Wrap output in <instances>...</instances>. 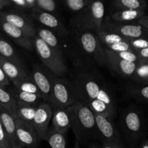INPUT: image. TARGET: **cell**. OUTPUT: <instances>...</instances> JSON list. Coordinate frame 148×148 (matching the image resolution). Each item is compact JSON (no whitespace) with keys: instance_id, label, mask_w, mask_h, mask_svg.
Masks as SVG:
<instances>
[{"instance_id":"obj_36","label":"cell","mask_w":148,"mask_h":148,"mask_svg":"<svg viewBox=\"0 0 148 148\" xmlns=\"http://www.w3.org/2000/svg\"><path fill=\"white\" fill-rule=\"evenodd\" d=\"M129 43L135 51L141 50L148 47V39L145 38L129 39Z\"/></svg>"},{"instance_id":"obj_26","label":"cell","mask_w":148,"mask_h":148,"mask_svg":"<svg viewBox=\"0 0 148 148\" xmlns=\"http://www.w3.org/2000/svg\"><path fill=\"white\" fill-rule=\"evenodd\" d=\"M36 109H37V106H34L18 105L14 118L15 119L22 120L32 125Z\"/></svg>"},{"instance_id":"obj_38","label":"cell","mask_w":148,"mask_h":148,"mask_svg":"<svg viewBox=\"0 0 148 148\" xmlns=\"http://www.w3.org/2000/svg\"><path fill=\"white\" fill-rule=\"evenodd\" d=\"M10 1H11L12 3V5H15V7H17L19 10H30V8L29 7V6L28 5V4L26 3V1H25V0H10Z\"/></svg>"},{"instance_id":"obj_44","label":"cell","mask_w":148,"mask_h":148,"mask_svg":"<svg viewBox=\"0 0 148 148\" xmlns=\"http://www.w3.org/2000/svg\"><path fill=\"white\" fill-rule=\"evenodd\" d=\"M102 148H117V147H115V146H113V145L108 143L107 142L103 140V143H102Z\"/></svg>"},{"instance_id":"obj_4","label":"cell","mask_w":148,"mask_h":148,"mask_svg":"<svg viewBox=\"0 0 148 148\" xmlns=\"http://www.w3.org/2000/svg\"><path fill=\"white\" fill-rule=\"evenodd\" d=\"M52 91L50 103L55 108H67L79 101L75 88L65 79L52 76Z\"/></svg>"},{"instance_id":"obj_6","label":"cell","mask_w":148,"mask_h":148,"mask_svg":"<svg viewBox=\"0 0 148 148\" xmlns=\"http://www.w3.org/2000/svg\"><path fill=\"white\" fill-rule=\"evenodd\" d=\"M83 50L100 64H107L104 47L99 40L97 34L91 31H83L78 37Z\"/></svg>"},{"instance_id":"obj_7","label":"cell","mask_w":148,"mask_h":148,"mask_svg":"<svg viewBox=\"0 0 148 148\" xmlns=\"http://www.w3.org/2000/svg\"><path fill=\"white\" fill-rule=\"evenodd\" d=\"M0 19L22 30L31 38L36 36L37 29L35 27L31 17L21 10H1Z\"/></svg>"},{"instance_id":"obj_18","label":"cell","mask_w":148,"mask_h":148,"mask_svg":"<svg viewBox=\"0 0 148 148\" xmlns=\"http://www.w3.org/2000/svg\"><path fill=\"white\" fill-rule=\"evenodd\" d=\"M0 119L9 140L10 148H14L17 144L15 119L6 110L0 107Z\"/></svg>"},{"instance_id":"obj_14","label":"cell","mask_w":148,"mask_h":148,"mask_svg":"<svg viewBox=\"0 0 148 148\" xmlns=\"http://www.w3.org/2000/svg\"><path fill=\"white\" fill-rule=\"evenodd\" d=\"M30 76L40 90L45 102L50 103L52 91V76L47 75L38 66H33Z\"/></svg>"},{"instance_id":"obj_30","label":"cell","mask_w":148,"mask_h":148,"mask_svg":"<svg viewBox=\"0 0 148 148\" xmlns=\"http://www.w3.org/2000/svg\"><path fill=\"white\" fill-rule=\"evenodd\" d=\"M124 123L128 131L131 133H138L141 130L142 124L138 113L134 111H128L124 116Z\"/></svg>"},{"instance_id":"obj_9","label":"cell","mask_w":148,"mask_h":148,"mask_svg":"<svg viewBox=\"0 0 148 148\" xmlns=\"http://www.w3.org/2000/svg\"><path fill=\"white\" fill-rule=\"evenodd\" d=\"M52 115L53 110L49 103L44 102L37 107L32 125L40 140H44Z\"/></svg>"},{"instance_id":"obj_39","label":"cell","mask_w":148,"mask_h":148,"mask_svg":"<svg viewBox=\"0 0 148 148\" xmlns=\"http://www.w3.org/2000/svg\"><path fill=\"white\" fill-rule=\"evenodd\" d=\"M9 85H10V80L7 77L4 71H3L1 66H0V86L4 88V87L7 86Z\"/></svg>"},{"instance_id":"obj_2","label":"cell","mask_w":148,"mask_h":148,"mask_svg":"<svg viewBox=\"0 0 148 148\" xmlns=\"http://www.w3.org/2000/svg\"><path fill=\"white\" fill-rule=\"evenodd\" d=\"M72 128L75 133V139H81L89 132L97 128L94 112L84 101L79 100L71 106Z\"/></svg>"},{"instance_id":"obj_45","label":"cell","mask_w":148,"mask_h":148,"mask_svg":"<svg viewBox=\"0 0 148 148\" xmlns=\"http://www.w3.org/2000/svg\"><path fill=\"white\" fill-rule=\"evenodd\" d=\"M73 148H81V145H80V142L78 141L77 139H75V144H74V147Z\"/></svg>"},{"instance_id":"obj_15","label":"cell","mask_w":148,"mask_h":148,"mask_svg":"<svg viewBox=\"0 0 148 148\" xmlns=\"http://www.w3.org/2000/svg\"><path fill=\"white\" fill-rule=\"evenodd\" d=\"M30 16L31 18L36 20V21L44 25L45 27H48L52 31L54 30V31L61 33L67 32V30L62 24V23L52 13L43 11L35 7L30 10Z\"/></svg>"},{"instance_id":"obj_22","label":"cell","mask_w":148,"mask_h":148,"mask_svg":"<svg viewBox=\"0 0 148 148\" xmlns=\"http://www.w3.org/2000/svg\"><path fill=\"white\" fill-rule=\"evenodd\" d=\"M17 103L11 92L4 90V87L0 86V107L15 116L17 109Z\"/></svg>"},{"instance_id":"obj_31","label":"cell","mask_w":148,"mask_h":148,"mask_svg":"<svg viewBox=\"0 0 148 148\" xmlns=\"http://www.w3.org/2000/svg\"><path fill=\"white\" fill-rule=\"evenodd\" d=\"M64 2L67 8L77 13L86 7L92 0H57Z\"/></svg>"},{"instance_id":"obj_49","label":"cell","mask_w":148,"mask_h":148,"mask_svg":"<svg viewBox=\"0 0 148 148\" xmlns=\"http://www.w3.org/2000/svg\"><path fill=\"white\" fill-rule=\"evenodd\" d=\"M141 62H144V63H146V64H148V59L147 60H145V61H142Z\"/></svg>"},{"instance_id":"obj_10","label":"cell","mask_w":148,"mask_h":148,"mask_svg":"<svg viewBox=\"0 0 148 148\" xmlns=\"http://www.w3.org/2000/svg\"><path fill=\"white\" fill-rule=\"evenodd\" d=\"M94 116L96 126L103 137V140L113 145L117 148H124L118 133L112 122L111 119L107 118L100 114H94Z\"/></svg>"},{"instance_id":"obj_25","label":"cell","mask_w":148,"mask_h":148,"mask_svg":"<svg viewBox=\"0 0 148 148\" xmlns=\"http://www.w3.org/2000/svg\"><path fill=\"white\" fill-rule=\"evenodd\" d=\"M89 106L91 111L95 114L105 116L109 119H113L115 116V111L111 109L104 102L99 100H89V101H84Z\"/></svg>"},{"instance_id":"obj_3","label":"cell","mask_w":148,"mask_h":148,"mask_svg":"<svg viewBox=\"0 0 148 148\" xmlns=\"http://www.w3.org/2000/svg\"><path fill=\"white\" fill-rule=\"evenodd\" d=\"M79 100L87 101L89 100H99L107 104L111 109L115 110L114 103L107 90L91 78L84 77L78 79L74 85Z\"/></svg>"},{"instance_id":"obj_29","label":"cell","mask_w":148,"mask_h":148,"mask_svg":"<svg viewBox=\"0 0 148 148\" xmlns=\"http://www.w3.org/2000/svg\"><path fill=\"white\" fill-rule=\"evenodd\" d=\"M13 85H14L15 88H16V89L20 91L41 95L40 90L35 84L34 81H33V78L31 77L30 75H28V77H25L24 79H22L20 80L17 81V82H13Z\"/></svg>"},{"instance_id":"obj_16","label":"cell","mask_w":148,"mask_h":148,"mask_svg":"<svg viewBox=\"0 0 148 148\" xmlns=\"http://www.w3.org/2000/svg\"><path fill=\"white\" fill-rule=\"evenodd\" d=\"M72 127L71 106L67 108H55L52 118V128L55 131L65 134Z\"/></svg>"},{"instance_id":"obj_32","label":"cell","mask_w":148,"mask_h":148,"mask_svg":"<svg viewBox=\"0 0 148 148\" xmlns=\"http://www.w3.org/2000/svg\"><path fill=\"white\" fill-rule=\"evenodd\" d=\"M57 0H36V7L53 14L57 10Z\"/></svg>"},{"instance_id":"obj_23","label":"cell","mask_w":148,"mask_h":148,"mask_svg":"<svg viewBox=\"0 0 148 148\" xmlns=\"http://www.w3.org/2000/svg\"><path fill=\"white\" fill-rule=\"evenodd\" d=\"M114 11L123 10H142L147 7L146 0H111Z\"/></svg>"},{"instance_id":"obj_24","label":"cell","mask_w":148,"mask_h":148,"mask_svg":"<svg viewBox=\"0 0 148 148\" xmlns=\"http://www.w3.org/2000/svg\"><path fill=\"white\" fill-rule=\"evenodd\" d=\"M96 34H97L99 40H100V41L101 42V43L104 48L115 44V43H118V42H121L129 39L123 37V36L118 34V33L103 30V29H101L98 32H97Z\"/></svg>"},{"instance_id":"obj_5","label":"cell","mask_w":148,"mask_h":148,"mask_svg":"<svg viewBox=\"0 0 148 148\" xmlns=\"http://www.w3.org/2000/svg\"><path fill=\"white\" fill-rule=\"evenodd\" d=\"M33 46L44 64L55 75L62 76L67 72L63 56H59L37 36L33 38Z\"/></svg>"},{"instance_id":"obj_8","label":"cell","mask_w":148,"mask_h":148,"mask_svg":"<svg viewBox=\"0 0 148 148\" xmlns=\"http://www.w3.org/2000/svg\"><path fill=\"white\" fill-rule=\"evenodd\" d=\"M102 29L118 33L126 38L131 39L143 38L145 36V31L146 28L139 24L118 23L107 18L103 21Z\"/></svg>"},{"instance_id":"obj_12","label":"cell","mask_w":148,"mask_h":148,"mask_svg":"<svg viewBox=\"0 0 148 148\" xmlns=\"http://www.w3.org/2000/svg\"><path fill=\"white\" fill-rule=\"evenodd\" d=\"M107 58V64L115 72L123 77H133L135 73L137 63L130 62L118 57L112 51L104 48Z\"/></svg>"},{"instance_id":"obj_43","label":"cell","mask_w":148,"mask_h":148,"mask_svg":"<svg viewBox=\"0 0 148 148\" xmlns=\"http://www.w3.org/2000/svg\"><path fill=\"white\" fill-rule=\"evenodd\" d=\"M25 1H26L28 5L29 6L30 10L36 7V0H25Z\"/></svg>"},{"instance_id":"obj_35","label":"cell","mask_w":148,"mask_h":148,"mask_svg":"<svg viewBox=\"0 0 148 148\" xmlns=\"http://www.w3.org/2000/svg\"><path fill=\"white\" fill-rule=\"evenodd\" d=\"M136 79L145 81L148 78V64L140 62L137 64L135 73L133 75Z\"/></svg>"},{"instance_id":"obj_41","label":"cell","mask_w":148,"mask_h":148,"mask_svg":"<svg viewBox=\"0 0 148 148\" xmlns=\"http://www.w3.org/2000/svg\"><path fill=\"white\" fill-rule=\"evenodd\" d=\"M137 94H139L141 97H142L145 99L148 100V85H146L145 87H142L140 89L137 90L136 91Z\"/></svg>"},{"instance_id":"obj_51","label":"cell","mask_w":148,"mask_h":148,"mask_svg":"<svg viewBox=\"0 0 148 148\" xmlns=\"http://www.w3.org/2000/svg\"><path fill=\"white\" fill-rule=\"evenodd\" d=\"M146 1H147V0H146Z\"/></svg>"},{"instance_id":"obj_27","label":"cell","mask_w":148,"mask_h":148,"mask_svg":"<svg viewBox=\"0 0 148 148\" xmlns=\"http://www.w3.org/2000/svg\"><path fill=\"white\" fill-rule=\"evenodd\" d=\"M44 140L52 148H67L65 134L55 131L52 127L48 129Z\"/></svg>"},{"instance_id":"obj_19","label":"cell","mask_w":148,"mask_h":148,"mask_svg":"<svg viewBox=\"0 0 148 148\" xmlns=\"http://www.w3.org/2000/svg\"><path fill=\"white\" fill-rule=\"evenodd\" d=\"M145 15V10H123L113 11L110 14L112 20L122 23H131L138 21Z\"/></svg>"},{"instance_id":"obj_1","label":"cell","mask_w":148,"mask_h":148,"mask_svg":"<svg viewBox=\"0 0 148 148\" xmlns=\"http://www.w3.org/2000/svg\"><path fill=\"white\" fill-rule=\"evenodd\" d=\"M104 12V0H92L90 4L74 15L72 23L80 31L97 33L102 27Z\"/></svg>"},{"instance_id":"obj_21","label":"cell","mask_w":148,"mask_h":148,"mask_svg":"<svg viewBox=\"0 0 148 148\" xmlns=\"http://www.w3.org/2000/svg\"><path fill=\"white\" fill-rule=\"evenodd\" d=\"M37 29V33L36 36L41 39L47 46L52 49H53L59 55V56H62V51H61L60 46H59V40H58L57 38L56 37L53 32L51 30L45 27H40V28Z\"/></svg>"},{"instance_id":"obj_37","label":"cell","mask_w":148,"mask_h":148,"mask_svg":"<svg viewBox=\"0 0 148 148\" xmlns=\"http://www.w3.org/2000/svg\"><path fill=\"white\" fill-rule=\"evenodd\" d=\"M0 148H10V143L0 119Z\"/></svg>"},{"instance_id":"obj_47","label":"cell","mask_w":148,"mask_h":148,"mask_svg":"<svg viewBox=\"0 0 148 148\" xmlns=\"http://www.w3.org/2000/svg\"><path fill=\"white\" fill-rule=\"evenodd\" d=\"M14 148H23V147H22L21 145H20L17 144H17H16V145L15 146Z\"/></svg>"},{"instance_id":"obj_50","label":"cell","mask_w":148,"mask_h":148,"mask_svg":"<svg viewBox=\"0 0 148 148\" xmlns=\"http://www.w3.org/2000/svg\"><path fill=\"white\" fill-rule=\"evenodd\" d=\"M144 82H145V83H148V78H147V79H145V80L144 81Z\"/></svg>"},{"instance_id":"obj_46","label":"cell","mask_w":148,"mask_h":148,"mask_svg":"<svg viewBox=\"0 0 148 148\" xmlns=\"http://www.w3.org/2000/svg\"><path fill=\"white\" fill-rule=\"evenodd\" d=\"M141 148H148V140L145 141L143 144L142 145V147Z\"/></svg>"},{"instance_id":"obj_48","label":"cell","mask_w":148,"mask_h":148,"mask_svg":"<svg viewBox=\"0 0 148 148\" xmlns=\"http://www.w3.org/2000/svg\"><path fill=\"white\" fill-rule=\"evenodd\" d=\"M89 148H100V147H97V146H96V145H93L90 146Z\"/></svg>"},{"instance_id":"obj_34","label":"cell","mask_w":148,"mask_h":148,"mask_svg":"<svg viewBox=\"0 0 148 148\" xmlns=\"http://www.w3.org/2000/svg\"><path fill=\"white\" fill-rule=\"evenodd\" d=\"M106 49L112 51L113 52H121V51H135L133 48L131 46L129 43V39L123 41L118 42L117 43L109 46L106 47Z\"/></svg>"},{"instance_id":"obj_13","label":"cell","mask_w":148,"mask_h":148,"mask_svg":"<svg viewBox=\"0 0 148 148\" xmlns=\"http://www.w3.org/2000/svg\"><path fill=\"white\" fill-rule=\"evenodd\" d=\"M0 27L4 33L11 38L20 47H23V49L27 50H33L34 48L33 38H31L22 30L1 19H0Z\"/></svg>"},{"instance_id":"obj_42","label":"cell","mask_w":148,"mask_h":148,"mask_svg":"<svg viewBox=\"0 0 148 148\" xmlns=\"http://www.w3.org/2000/svg\"><path fill=\"white\" fill-rule=\"evenodd\" d=\"M12 5L10 0H0V11L3 10L5 7H10Z\"/></svg>"},{"instance_id":"obj_33","label":"cell","mask_w":148,"mask_h":148,"mask_svg":"<svg viewBox=\"0 0 148 148\" xmlns=\"http://www.w3.org/2000/svg\"><path fill=\"white\" fill-rule=\"evenodd\" d=\"M115 54L119 57L120 59H123L125 61L130 62H134V63L139 64L141 62L139 56L136 53V51H121V52H114Z\"/></svg>"},{"instance_id":"obj_40","label":"cell","mask_w":148,"mask_h":148,"mask_svg":"<svg viewBox=\"0 0 148 148\" xmlns=\"http://www.w3.org/2000/svg\"><path fill=\"white\" fill-rule=\"evenodd\" d=\"M136 52L138 56H139V59H141V62L142 61L147 60L148 59V47L143 49H141V50H136Z\"/></svg>"},{"instance_id":"obj_17","label":"cell","mask_w":148,"mask_h":148,"mask_svg":"<svg viewBox=\"0 0 148 148\" xmlns=\"http://www.w3.org/2000/svg\"><path fill=\"white\" fill-rule=\"evenodd\" d=\"M0 66L10 82H17L28 76L26 69L21 64L9 60L0 56Z\"/></svg>"},{"instance_id":"obj_11","label":"cell","mask_w":148,"mask_h":148,"mask_svg":"<svg viewBox=\"0 0 148 148\" xmlns=\"http://www.w3.org/2000/svg\"><path fill=\"white\" fill-rule=\"evenodd\" d=\"M17 143L23 147L37 148L40 140L31 124L20 119H15Z\"/></svg>"},{"instance_id":"obj_20","label":"cell","mask_w":148,"mask_h":148,"mask_svg":"<svg viewBox=\"0 0 148 148\" xmlns=\"http://www.w3.org/2000/svg\"><path fill=\"white\" fill-rule=\"evenodd\" d=\"M12 95L15 98L17 105H28L39 106L41 103L45 102L44 99L41 95L30 92H23L15 88L10 92Z\"/></svg>"},{"instance_id":"obj_28","label":"cell","mask_w":148,"mask_h":148,"mask_svg":"<svg viewBox=\"0 0 148 148\" xmlns=\"http://www.w3.org/2000/svg\"><path fill=\"white\" fill-rule=\"evenodd\" d=\"M0 56L9 60L13 61L19 64L23 65L21 59H20L13 46L1 36H0Z\"/></svg>"}]
</instances>
